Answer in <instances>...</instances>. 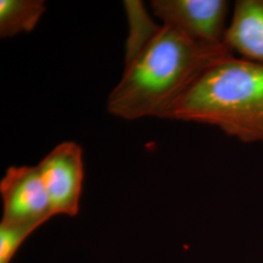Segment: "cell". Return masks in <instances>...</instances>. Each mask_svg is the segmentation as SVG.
<instances>
[{
  "instance_id": "1",
  "label": "cell",
  "mask_w": 263,
  "mask_h": 263,
  "mask_svg": "<svg viewBox=\"0 0 263 263\" xmlns=\"http://www.w3.org/2000/svg\"><path fill=\"white\" fill-rule=\"evenodd\" d=\"M234 55L226 44L193 40L169 26L158 31L126 63L122 78L108 96V112L125 120L167 119L171 109L208 68Z\"/></svg>"
},
{
  "instance_id": "2",
  "label": "cell",
  "mask_w": 263,
  "mask_h": 263,
  "mask_svg": "<svg viewBox=\"0 0 263 263\" xmlns=\"http://www.w3.org/2000/svg\"><path fill=\"white\" fill-rule=\"evenodd\" d=\"M169 120L215 126L244 143H263V66L232 55L208 68L171 109Z\"/></svg>"
},
{
  "instance_id": "3",
  "label": "cell",
  "mask_w": 263,
  "mask_h": 263,
  "mask_svg": "<svg viewBox=\"0 0 263 263\" xmlns=\"http://www.w3.org/2000/svg\"><path fill=\"white\" fill-rule=\"evenodd\" d=\"M151 8L162 25L199 42L226 44L231 18L227 0H153Z\"/></svg>"
},
{
  "instance_id": "4",
  "label": "cell",
  "mask_w": 263,
  "mask_h": 263,
  "mask_svg": "<svg viewBox=\"0 0 263 263\" xmlns=\"http://www.w3.org/2000/svg\"><path fill=\"white\" fill-rule=\"evenodd\" d=\"M38 171L54 216H76L83 189V151L74 141L56 145L39 162Z\"/></svg>"
},
{
  "instance_id": "5",
  "label": "cell",
  "mask_w": 263,
  "mask_h": 263,
  "mask_svg": "<svg viewBox=\"0 0 263 263\" xmlns=\"http://www.w3.org/2000/svg\"><path fill=\"white\" fill-rule=\"evenodd\" d=\"M0 194L2 224L38 228L54 216L37 166L8 168L0 181Z\"/></svg>"
},
{
  "instance_id": "6",
  "label": "cell",
  "mask_w": 263,
  "mask_h": 263,
  "mask_svg": "<svg viewBox=\"0 0 263 263\" xmlns=\"http://www.w3.org/2000/svg\"><path fill=\"white\" fill-rule=\"evenodd\" d=\"M224 42L235 56L263 66V0L236 1Z\"/></svg>"
},
{
  "instance_id": "7",
  "label": "cell",
  "mask_w": 263,
  "mask_h": 263,
  "mask_svg": "<svg viewBox=\"0 0 263 263\" xmlns=\"http://www.w3.org/2000/svg\"><path fill=\"white\" fill-rule=\"evenodd\" d=\"M45 12L42 0H1L0 36L13 37L36 27Z\"/></svg>"
},
{
  "instance_id": "8",
  "label": "cell",
  "mask_w": 263,
  "mask_h": 263,
  "mask_svg": "<svg viewBox=\"0 0 263 263\" xmlns=\"http://www.w3.org/2000/svg\"><path fill=\"white\" fill-rule=\"evenodd\" d=\"M128 20L131 22V31L127 41L126 63L137 56L151 38L158 31L160 26L151 21L141 1H125Z\"/></svg>"
},
{
  "instance_id": "9",
  "label": "cell",
  "mask_w": 263,
  "mask_h": 263,
  "mask_svg": "<svg viewBox=\"0 0 263 263\" xmlns=\"http://www.w3.org/2000/svg\"><path fill=\"white\" fill-rule=\"evenodd\" d=\"M37 227L0 223V263H10L21 245Z\"/></svg>"
}]
</instances>
